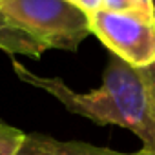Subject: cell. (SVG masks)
Masks as SVG:
<instances>
[{
    "instance_id": "obj_8",
    "label": "cell",
    "mask_w": 155,
    "mask_h": 155,
    "mask_svg": "<svg viewBox=\"0 0 155 155\" xmlns=\"http://www.w3.org/2000/svg\"><path fill=\"white\" fill-rule=\"evenodd\" d=\"M140 75H142V79L150 90V95L153 99V106H155V64L148 66V68H142L140 69Z\"/></svg>"
},
{
    "instance_id": "obj_4",
    "label": "cell",
    "mask_w": 155,
    "mask_h": 155,
    "mask_svg": "<svg viewBox=\"0 0 155 155\" xmlns=\"http://www.w3.org/2000/svg\"><path fill=\"white\" fill-rule=\"evenodd\" d=\"M18 155H130L111 148L93 146L81 140H58L42 133H26Z\"/></svg>"
},
{
    "instance_id": "obj_9",
    "label": "cell",
    "mask_w": 155,
    "mask_h": 155,
    "mask_svg": "<svg viewBox=\"0 0 155 155\" xmlns=\"http://www.w3.org/2000/svg\"><path fill=\"white\" fill-rule=\"evenodd\" d=\"M73 6H77L79 9H82L84 13H95L99 9H102V0H68Z\"/></svg>"
},
{
    "instance_id": "obj_3",
    "label": "cell",
    "mask_w": 155,
    "mask_h": 155,
    "mask_svg": "<svg viewBox=\"0 0 155 155\" xmlns=\"http://www.w3.org/2000/svg\"><path fill=\"white\" fill-rule=\"evenodd\" d=\"M91 33L130 66L142 69L155 64V22L130 11L99 9L90 13Z\"/></svg>"
},
{
    "instance_id": "obj_7",
    "label": "cell",
    "mask_w": 155,
    "mask_h": 155,
    "mask_svg": "<svg viewBox=\"0 0 155 155\" xmlns=\"http://www.w3.org/2000/svg\"><path fill=\"white\" fill-rule=\"evenodd\" d=\"M130 2L135 6L139 15H142V17L155 22V2L153 0H130Z\"/></svg>"
},
{
    "instance_id": "obj_6",
    "label": "cell",
    "mask_w": 155,
    "mask_h": 155,
    "mask_svg": "<svg viewBox=\"0 0 155 155\" xmlns=\"http://www.w3.org/2000/svg\"><path fill=\"white\" fill-rule=\"evenodd\" d=\"M24 139V131L8 124H0V155H18Z\"/></svg>"
},
{
    "instance_id": "obj_1",
    "label": "cell",
    "mask_w": 155,
    "mask_h": 155,
    "mask_svg": "<svg viewBox=\"0 0 155 155\" xmlns=\"http://www.w3.org/2000/svg\"><path fill=\"white\" fill-rule=\"evenodd\" d=\"M18 79L57 99L69 113L101 126H120L137 135L142 148L155 150V106L140 69L111 55L101 88L79 93L58 77H42L13 62Z\"/></svg>"
},
{
    "instance_id": "obj_2",
    "label": "cell",
    "mask_w": 155,
    "mask_h": 155,
    "mask_svg": "<svg viewBox=\"0 0 155 155\" xmlns=\"http://www.w3.org/2000/svg\"><path fill=\"white\" fill-rule=\"evenodd\" d=\"M8 17L48 49L77 51L91 35L90 17L68 0H0Z\"/></svg>"
},
{
    "instance_id": "obj_10",
    "label": "cell",
    "mask_w": 155,
    "mask_h": 155,
    "mask_svg": "<svg viewBox=\"0 0 155 155\" xmlns=\"http://www.w3.org/2000/svg\"><path fill=\"white\" fill-rule=\"evenodd\" d=\"M131 155H155V150H146V148H140L137 153H131Z\"/></svg>"
},
{
    "instance_id": "obj_5",
    "label": "cell",
    "mask_w": 155,
    "mask_h": 155,
    "mask_svg": "<svg viewBox=\"0 0 155 155\" xmlns=\"http://www.w3.org/2000/svg\"><path fill=\"white\" fill-rule=\"evenodd\" d=\"M0 49L8 55H24L29 58H40L48 51L42 42L18 28L8 17V13L2 9V2H0Z\"/></svg>"
}]
</instances>
